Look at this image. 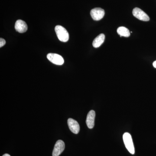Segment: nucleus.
<instances>
[{
	"label": "nucleus",
	"instance_id": "423d86ee",
	"mask_svg": "<svg viewBox=\"0 0 156 156\" xmlns=\"http://www.w3.org/2000/svg\"><path fill=\"white\" fill-rule=\"evenodd\" d=\"M65 149V143L62 140H58L56 142L53 151V156H59Z\"/></svg>",
	"mask_w": 156,
	"mask_h": 156
},
{
	"label": "nucleus",
	"instance_id": "6e6552de",
	"mask_svg": "<svg viewBox=\"0 0 156 156\" xmlns=\"http://www.w3.org/2000/svg\"><path fill=\"white\" fill-rule=\"evenodd\" d=\"M95 112L93 110L90 111L87 115L86 123L87 127L90 129L93 128L95 125Z\"/></svg>",
	"mask_w": 156,
	"mask_h": 156
},
{
	"label": "nucleus",
	"instance_id": "39448f33",
	"mask_svg": "<svg viewBox=\"0 0 156 156\" xmlns=\"http://www.w3.org/2000/svg\"><path fill=\"white\" fill-rule=\"evenodd\" d=\"M105 14V12L104 10L103 9L98 8L92 9L90 12V14L92 19L97 21L102 19Z\"/></svg>",
	"mask_w": 156,
	"mask_h": 156
},
{
	"label": "nucleus",
	"instance_id": "0eeeda50",
	"mask_svg": "<svg viewBox=\"0 0 156 156\" xmlns=\"http://www.w3.org/2000/svg\"><path fill=\"white\" fill-rule=\"evenodd\" d=\"M67 123L70 130L71 132L75 134L79 133L80 130V127L77 122L71 118H69L68 120Z\"/></svg>",
	"mask_w": 156,
	"mask_h": 156
},
{
	"label": "nucleus",
	"instance_id": "7ed1b4c3",
	"mask_svg": "<svg viewBox=\"0 0 156 156\" xmlns=\"http://www.w3.org/2000/svg\"><path fill=\"white\" fill-rule=\"evenodd\" d=\"M132 14L134 17L142 21H148L150 20L149 17L147 14L139 8H134L132 11Z\"/></svg>",
	"mask_w": 156,
	"mask_h": 156
},
{
	"label": "nucleus",
	"instance_id": "9b49d317",
	"mask_svg": "<svg viewBox=\"0 0 156 156\" xmlns=\"http://www.w3.org/2000/svg\"><path fill=\"white\" fill-rule=\"evenodd\" d=\"M117 33L122 37H129L130 36V33L129 30L124 27H121L117 29Z\"/></svg>",
	"mask_w": 156,
	"mask_h": 156
},
{
	"label": "nucleus",
	"instance_id": "1a4fd4ad",
	"mask_svg": "<svg viewBox=\"0 0 156 156\" xmlns=\"http://www.w3.org/2000/svg\"><path fill=\"white\" fill-rule=\"evenodd\" d=\"M27 25L25 22L21 20H18L15 24V29L20 33H23L27 30Z\"/></svg>",
	"mask_w": 156,
	"mask_h": 156
},
{
	"label": "nucleus",
	"instance_id": "ddd939ff",
	"mask_svg": "<svg viewBox=\"0 0 156 156\" xmlns=\"http://www.w3.org/2000/svg\"><path fill=\"white\" fill-rule=\"evenodd\" d=\"M153 65L154 67L156 68V61L154 62L153 63Z\"/></svg>",
	"mask_w": 156,
	"mask_h": 156
},
{
	"label": "nucleus",
	"instance_id": "f03ea898",
	"mask_svg": "<svg viewBox=\"0 0 156 156\" xmlns=\"http://www.w3.org/2000/svg\"><path fill=\"white\" fill-rule=\"evenodd\" d=\"M123 139L126 149L130 153L134 154L135 153V149L131 134L127 132L123 134Z\"/></svg>",
	"mask_w": 156,
	"mask_h": 156
},
{
	"label": "nucleus",
	"instance_id": "20e7f679",
	"mask_svg": "<svg viewBox=\"0 0 156 156\" xmlns=\"http://www.w3.org/2000/svg\"><path fill=\"white\" fill-rule=\"evenodd\" d=\"M47 58L53 64L62 65L64 63V60L62 56L56 53H49Z\"/></svg>",
	"mask_w": 156,
	"mask_h": 156
},
{
	"label": "nucleus",
	"instance_id": "f257e3e1",
	"mask_svg": "<svg viewBox=\"0 0 156 156\" xmlns=\"http://www.w3.org/2000/svg\"><path fill=\"white\" fill-rule=\"evenodd\" d=\"M56 35L60 41L66 42L69 39V34L67 30L60 25L56 26L55 28Z\"/></svg>",
	"mask_w": 156,
	"mask_h": 156
},
{
	"label": "nucleus",
	"instance_id": "4468645a",
	"mask_svg": "<svg viewBox=\"0 0 156 156\" xmlns=\"http://www.w3.org/2000/svg\"><path fill=\"white\" fill-rule=\"evenodd\" d=\"M2 156H11L9 154H5L3 155Z\"/></svg>",
	"mask_w": 156,
	"mask_h": 156
},
{
	"label": "nucleus",
	"instance_id": "f8f14e48",
	"mask_svg": "<svg viewBox=\"0 0 156 156\" xmlns=\"http://www.w3.org/2000/svg\"><path fill=\"white\" fill-rule=\"evenodd\" d=\"M6 44V41L5 39L1 38L0 39V48H2Z\"/></svg>",
	"mask_w": 156,
	"mask_h": 156
},
{
	"label": "nucleus",
	"instance_id": "9d476101",
	"mask_svg": "<svg viewBox=\"0 0 156 156\" xmlns=\"http://www.w3.org/2000/svg\"><path fill=\"white\" fill-rule=\"evenodd\" d=\"M105 39V36L103 34H100L96 37L93 41L92 45L95 48H99L104 43Z\"/></svg>",
	"mask_w": 156,
	"mask_h": 156
}]
</instances>
